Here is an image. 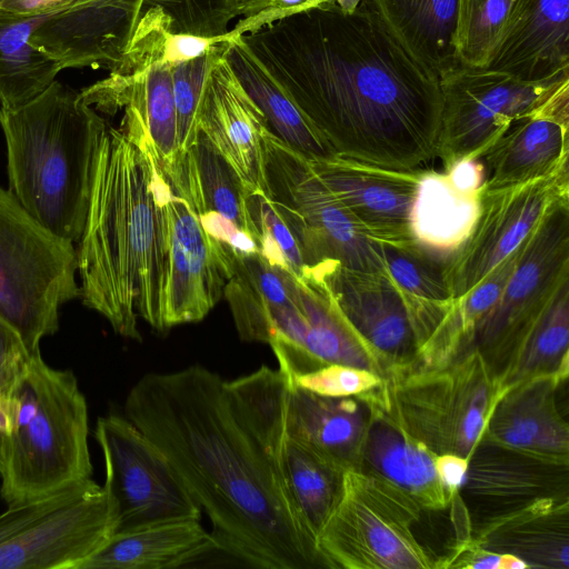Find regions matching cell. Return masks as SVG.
I'll return each mask as SVG.
<instances>
[{"mask_svg":"<svg viewBox=\"0 0 569 569\" xmlns=\"http://www.w3.org/2000/svg\"><path fill=\"white\" fill-rule=\"evenodd\" d=\"M289 386L268 366L226 380L192 365L143 375L124 416L208 516L218 550L254 568H328L286 478Z\"/></svg>","mask_w":569,"mask_h":569,"instance_id":"obj_1","label":"cell"},{"mask_svg":"<svg viewBox=\"0 0 569 569\" xmlns=\"http://www.w3.org/2000/svg\"><path fill=\"white\" fill-rule=\"evenodd\" d=\"M239 38L333 153L396 170L437 158L440 81L373 0L352 13L321 3Z\"/></svg>","mask_w":569,"mask_h":569,"instance_id":"obj_2","label":"cell"},{"mask_svg":"<svg viewBox=\"0 0 569 569\" xmlns=\"http://www.w3.org/2000/svg\"><path fill=\"white\" fill-rule=\"evenodd\" d=\"M109 121L97 153L87 216L77 253L82 303L113 331L141 340L138 320L164 331L169 276L168 203L172 183L151 143L137 82L103 97Z\"/></svg>","mask_w":569,"mask_h":569,"instance_id":"obj_3","label":"cell"},{"mask_svg":"<svg viewBox=\"0 0 569 569\" xmlns=\"http://www.w3.org/2000/svg\"><path fill=\"white\" fill-rule=\"evenodd\" d=\"M108 120L54 80L17 108H0L9 191L43 227L72 243L82 233Z\"/></svg>","mask_w":569,"mask_h":569,"instance_id":"obj_4","label":"cell"},{"mask_svg":"<svg viewBox=\"0 0 569 569\" xmlns=\"http://www.w3.org/2000/svg\"><path fill=\"white\" fill-rule=\"evenodd\" d=\"M87 400L71 370L23 352L0 385V495L8 505L92 480Z\"/></svg>","mask_w":569,"mask_h":569,"instance_id":"obj_5","label":"cell"},{"mask_svg":"<svg viewBox=\"0 0 569 569\" xmlns=\"http://www.w3.org/2000/svg\"><path fill=\"white\" fill-rule=\"evenodd\" d=\"M360 397L436 456L468 460L499 399L495 376L476 347L437 369L389 367L381 383Z\"/></svg>","mask_w":569,"mask_h":569,"instance_id":"obj_6","label":"cell"},{"mask_svg":"<svg viewBox=\"0 0 569 569\" xmlns=\"http://www.w3.org/2000/svg\"><path fill=\"white\" fill-rule=\"evenodd\" d=\"M72 242L38 222L9 190L0 187V319L24 348L59 328V309L80 298Z\"/></svg>","mask_w":569,"mask_h":569,"instance_id":"obj_7","label":"cell"},{"mask_svg":"<svg viewBox=\"0 0 569 569\" xmlns=\"http://www.w3.org/2000/svg\"><path fill=\"white\" fill-rule=\"evenodd\" d=\"M421 511L388 481L347 470L317 547L330 569L441 568V557L432 556L415 536Z\"/></svg>","mask_w":569,"mask_h":569,"instance_id":"obj_8","label":"cell"},{"mask_svg":"<svg viewBox=\"0 0 569 569\" xmlns=\"http://www.w3.org/2000/svg\"><path fill=\"white\" fill-rule=\"evenodd\" d=\"M266 178L269 199L297 240L306 268L335 261L386 273L379 243L319 180L307 157L272 131L266 139Z\"/></svg>","mask_w":569,"mask_h":569,"instance_id":"obj_9","label":"cell"},{"mask_svg":"<svg viewBox=\"0 0 569 569\" xmlns=\"http://www.w3.org/2000/svg\"><path fill=\"white\" fill-rule=\"evenodd\" d=\"M442 114L437 158L443 167L480 159L510 123L569 91V72L528 82L507 73L460 66L439 79Z\"/></svg>","mask_w":569,"mask_h":569,"instance_id":"obj_10","label":"cell"},{"mask_svg":"<svg viewBox=\"0 0 569 569\" xmlns=\"http://www.w3.org/2000/svg\"><path fill=\"white\" fill-rule=\"evenodd\" d=\"M94 438L104 463L102 487L116 510L114 533L171 520L201 519V508L166 456L126 416L100 417Z\"/></svg>","mask_w":569,"mask_h":569,"instance_id":"obj_11","label":"cell"},{"mask_svg":"<svg viewBox=\"0 0 569 569\" xmlns=\"http://www.w3.org/2000/svg\"><path fill=\"white\" fill-rule=\"evenodd\" d=\"M567 278L569 200L557 204L522 243L502 293L472 331L470 347L481 352L493 376Z\"/></svg>","mask_w":569,"mask_h":569,"instance_id":"obj_12","label":"cell"},{"mask_svg":"<svg viewBox=\"0 0 569 569\" xmlns=\"http://www.w3.org/2000/svg\"><path fill=\"white\" fill-rule=\"evenodd\" d=\"M569 199V170L493 190H480V210L466 241L443 263L452 300L468 293L517 251L560 202Z\"/></svg>","mask_w":569,"mask_h":569,"instance_id":"obj_13","label":"cell"},{"mask_svg":"<svg viewBox=\"0 0 569 569\" xmlns=\"http://www.w3.org/2000/svg\"><path fill=\"white\" fill-rule=\"evenodd\" d=\"M305 270L321 280L339 312L381 357L386 369L411 362L426 338V305L382 272L326 261Z\"/></svg>","mask_w":569,"mask_h":569,"instance_id":"obj_14","label":"cell"},{"mask_svg":"<svg viewBox=\"0 0 569 569\" xmlns=\"http://www.w3.org/2000/svg\"><path fill=\"white\" fill-rule=\"evenodd\" d=\"M168 216L166 330L202 320L221 298L234 264L232 251L203 230L189 201L174 188Z\"/></svg>","mask_w":569,"mask_h":569,"instance_id":"obj_15","label":"cell"},{"mask_svg":"<svg viewBox=\"0 0 569 569\" xmlns=\"http://www.w3.org/2000/svg\"><path fill=\"white\" fill-rule=\"evenodd\" d=\"M307 159L319 180L372 240L416 241L410 216L423 168L396 170L336 153Z\"/></svg>","mask_w":569,"mask_h":569,"instance_id":"obj_16","label":"cell"},{"mask_svg":"<svg viewBox=\"0 0 569 569\" xmlns=\"http://www.w3.org/2000/svg\"><path fill=\"white\" fill-rule=\"evenodd\" d=\"M114 530L113 502L97 483L0 546V569H79Z\"/></svg>","mask_w":569,"mask_h":569,"instance_id":"obj_17","label":"cell"},{"mask_svg":"<svg viewBox=\"0 0 569 569\" xmlns=\"http://www.w3.org/2000/svg\"><path fill=\"white\" fill-rule=\"evenodd\" d=\"M197 126L234 170L247 194L269 197L266 139L271 130L222 54L206 76Z\"/></svg>","mask_w":569,"mask_h":569,"instance_id":"obj_18","label":"cell"},{"mask_svg":"<svg viewBox=\"0 0 569 569\" xmlns=\"http://www.w3.org/2000/svg\"><path fill=\"white\" fill-rule=\"evenodd\" d=\"M141 0H76L47 17L30 42L67 68L113 71L131 40Z\"/></svg>","mask_w":569,"mask_h":569,"instance_id":"obj_19","label":"cell"},{"mask_svg":"<svg viewBox=\"0 0 569 569\" xmlns=\"http://www.w3.org/2000/svg\"><path fill=\"white\" fill-rule=\"evenodd\" d=\"M569 91L513 120L480 158L482 189L493 190L569 170Z\"/></svg>","mask_w":569,"mask_h":569,"instance_id":"obj_20","label":"cell"},{"mask_svg":"<svg viewBox=\"0 0 569 569\" xmlns=\"http://www.w3.org/2000/svg\"><path fill=\"white\" fill-rule=\"evenodd\" d=\"M485 68L528 82L569 72V0H515Z\"/></svg>","mask_w":569,"mask_h":569,"instance_id":"obj_21","label":"cell"},{"mask_svg":"<svg viewBox=\"0 0 569 569\" xmlns=\"http://www.w3.org/2000/svg\"><path fill=\"white\" fill-rule=\"evenodd\" d=\"M561 383L556 377L543 376L505 391L487 421L480 443L569 466V427L556 401Z\"/></svg>","mask_w":569,"mask_h":569,"instance_id":"obj_22","label":"cell"},{"mask_svg":"<svg viewBox=\"0 0 569 569\" xmlns=\"http://www.w3.org/2000/svg\"><path fill=\"white\" fill-rule=\"evenodd\" d=\"M470 540L490 551L512 555L529 568H569V496L540 498L486 515Z\"/></svg>","mask_w":569,"mask_h":569,"instance_id":"obj_23","label":"cell"},{"mask_svg":"<svg viewBox=\"0 0 569 569\" xmlns=\"http://www.w3.org/2000/svg\"><path fill=\"white\" fill-rule=\"evenodd\" d=\"M370 421L360 397H325L289 386L287 435L340 472L360 469Z\"/></svg>","mask_w":569,"mask_h":569,"instance_id":"obj_24","label":"cell"},{"mask_svg":"<svg viewBox=\"0 0 569 569\" xmlns=\"http://www.w3.org/2000/svg\"><path fill=\"white\" fill-rule=\"evenodd\" d=\"M568 471L569 466L480 443L469 459L461 489L490 515L540 498L569 496Z\"/></svg>","mask_w":569,"mask_h":569,"instance_id":"obj_25","label":"cell"},{"mask_svg":"<svg viewBox=\"0 0 569 569\" xmlns=\"http://www.w3.org/2000/svg\"><path fill=\"white\" fill-rule=\"evenodd\" d=\"M366 403L371 421L359 470L402 490L422 510L448 509L458 496L451 495L442 483L436 467L437 456L401 430L379 407Z\"/></svg>","mask_w":569,"mask_h":569,"instance_id":"obj_26","label":"cell"},{"mask_svg":"<svg viewBox=\"0 0 569 569\" xmlns=\"http://www.w3.org/2000/svg\"><path fill=\"white\" fill-rule=\"evenodd\" d=\"M283 273L288 290L308 323L305 342L308 372L338 363L383 376V360L346 321L321 280L308 271L301 276Z\"/></svg>","mask_w":569,"mask_h":569,"instance_id":"obj_27","label":"cell"},{"mask_svg":"<svg viewBox=\"0 0 569 569\" xmlns=\"http://www.w3.org/2000/svg\"><path fill=\"white\" fill-rule=\"evenodd\" d=\"M216 550L200 519H178L113 533L79 569L177 568Z\"/></svg>","mask_w":569,"mask_h":569,"instance_id":"obj_28","label":"cell"},{"mask_svg":"<svg viewBox=\"0 0 569 569\" xmlns=\"http://www.w3.org/2000/svg\"><path fill=\"white\" fill-rule=\"evenodd\" d=\"M166 173L196 213L216 211L254 239L244 187L201 131H198L194 142Z\"/></svg>","mask_w":569,"mask_h":569,"instance_id":"obj_29","label":"cell"},{"mask_svg":"<svg viewBox=\"0 0 569 569\" xmlns=\"http://www.w3.org/2000/svg\"><path fill=\"white\" fill-rule=\"evenodd\" d=\"M569 373V278L523 331L495 375L499 398L511 387L543 376L565 382Z\"/></svg>","mask_w":569,"mask_h":569,"instance_id":"obj_30","label":"cell"},{"mask_svg":"<svg viewBox=\"0 0 569 569\" xmlns=\"http://www.w3.org/2000/svg\"><path fill=\"white\" fill-rule=\"evenodd\" d=\"M385 21L438 79L461 66L456 46L460 0H373Z\"/></svg>","mask_w":569,"mask_h":569,"instance_id":"obj_31","label":"cell"},{"mask_svg":"<svg viewBox=\"0 0 569 569\" xmlns=\"http://www.w3.org/2000/svg\"><path fill=\"white\" fill-rule=\"evenodd\" d=\"M222 56L267 118L272 133L307 158L333 153L293 100L244 47L239 37L224 42Z\"/></svg>","mask_w":569,"mask_h":569,"instance_id":"obj_32","label":"cell"},{"mask_svg":"<svg viewBox=\"0 0 569 569\" xmlns=\"http://www.w3.org/2000/svg\"><path fill=\"white\" fill-rule=\"evenodd\" d=\"M480 190L461 191L445 171L425 169L410 216L415 240L425 249L455 252L475 227Z\"/></svg>","mask_w":569,"mask_h":569,"instance_id":"obj_33","label":"cell"},{"mask_svg":"<svg viewBox=\"0 0 569 569\" xmlns=\"http://www.w3.org/2000/svg\"><path fill=\"white\" fill-rule=\"evenodd\" d=\"M223 293L244 341L269 343L274 312L293 301L283 270L272 267L259 252L234 257L233 272Z\"/></svg>","mask_w":569,"mask_h":569,"instance_id":"obj_34","label":"cell"},{"mask_svg":"<svg viewBox=\"0 0 569 569\" xmlns=\"http://www.w3.org/2000/svg\"><path fill=\"white\" fill-rule=\"evenodd\" d=\"M49 16L21 18L0 14V103L20 107L44 91L62 66L30 42L34 29Z\"/></svg>","mask_w":569,"mask_h":569,"instance_id":"obj_35","label":"cell"},{"mask_svg":"<svg viewBox=\"0 0 569 569\" xmlns=\"http://www.w3.org/2000/svg\"><path fill=\"white\" fill-rule=\"evenodd\" d=\"M283 466L292 498L317 539L339 491L340 472L308 447L289 437L284 442Z\"/></svg>","mask_w":569,"mask_h":569,"instance_id":"obj_36","label":"cell"},{"mask_svg":"<svg viewBox=\"0 0 569 569\" xmlns=\"http://www.w3.org/2000/svg\"><path fill=\"white\" fill-rule=\"evenodd\" d=\"M378 242V241H377ZM386 274L408 297L432 305L452 302L443 263H438L418 242H378Z\"/></svg>","mask_w":569,"mask_h":569,"instance_id":"obj_37","label":"cell"},{"mask_svg":"<svg viewBox=\"0 0 569 569\" xmlns=\"http://www.w3.org/2000/svg\"><path fill=\"white\" fill-rule=\"evenodd\" d=\"M171 64L157 63L140 73L147 128L156 156L168 172L178 158L177 112Z\"/></svg>","mask_w":569,"mask_h":569,"instance_id":"obj_38","label":"cell"},{"mask_svg":"<svg viewBox=\"0 0 569 569\" xmlns=\"http://www.w3.org/2000/svg\"><path fill=\"white\" fill-rule=\"evenodd\" d=\"M515 0H460L456 46L461 66L485 68Z\"/></svg>","mask_w":569,"mask_h":569,"instance_id":"obj_39","label":"cell"},{"mask_svg":"<svg viewBox=\"0 0 569 569\" xmlns=\"http://www.w3.org/2000/svg\"><path fill=\"white\" fill-rule=\"evenodd\" d=\"M148 10L159 14L170 33L202 37L224 36L240 17L239 0H141L138 17Z\"/></svg>","mask_w":569,"mask_h":569,"instance_id":"obj_40","label":"cell"},{"mask_svg":"<svg viewBox=\"0 0 569 569\" xmlns=\"http://www.w3.org/2000/svg\"><path fill=\"white\" fill-rule=\"evenodd\" d=\"M247 207L259 253L272 267L301 276L306 268L301 250L269 197L260 192L248 193Z\"/></svg>","mask_w":569,"mask_h":569,"instance_id":"obj_41","label":"cell"},{"mask_svg":"<svg viewBox=\"0 0 569 569\" xmlns=\"http://www.w3.org/2000/svg\"><path fill=\"white\" fill-rule=\"evenodd\" d=\"M223 47L224 42L218 43L202 56L171 67L178 157L184 153L197 138V114L204 79L212 63L222 54Z\"/></svg>","mask_w":569,"mask_h":569,"instance_id":"obj_42","label":"cell"},{"mask_svg":"<svg viewBox=\"0 0 569 569\" xmlns=\"http://www.w3.org/2000/svg\"><path fill=\"white\" fill-rule=\"evenodd\" d=\"M382 381V376L362 368L331 363L298 376L293 385L325 397H359Z\"/></svg>","mask_w":569,"mask_h":569,"instance_id":"obj_43","label":"cell"},{"mask_svg":"<svg viewBox=\"0 0 569 569\" xmlns=\"http://www.w3.org/2000/svg\"><path fill=\"white\" fill-rule=\"evenodd\" d=\"M94 485L97 482L90 480L44 498L8 506L7 510L0 513V546L51 510L80 497Z\"/></svg>","mask_w":569,"mask_h":569,"instance_id":"obj_44","label":"cell"},{"mask_svg":"<svg viewBox=\"0 0 569 569\" xmlns=\"http://www.w3.org/2000/svg\"><path fill=\"white\" fill-rule=\"evenodd\" d=\"M441 568L525 569L529 566L512 555L481 548L469 538L457 542L450 555L441 557Z\"/></svg>","mask_w":569,"mask_h":569,"instance_id":"obj_45","label":"cell"},{"mask_svg":"<svg viewBox=\"0 0 569 569\" xmlns=\"http://www.w3.org/2000/svg\"><path fill=\"white\" fill-rule=\"evenodd\" d=\"M197 214L203 230L230 249L234 257L240 258L259 252L254 239L231 220L216 211H204Z\"/></svg>","mask_w":569,"mask_h":569,"instance_id":"obj_46","label":"cell"},{"mask_svg":"<svg viewBox=\"0 0 569 569\" xmlns=\"http://www.w3.org/2000/svg\"><path fill=\"white\" fill-rule=\"evenodd\" d=\"M232 38H234V36L230 31L219 37L168 32L163 43V63L174 66L190 61L202 56L213 46L226 42Z\"/></svg>","mask_w":569,"mask_h":569,"instance_id":"obj_47","label":"cell"},{"mask_svg":"<svg viewBox=\"0 0 569 569\" xmlns=\"http://www.w3.org/2000/svg\"><path fill=\"white\" fill-rule=\"evenodd\" d=\"M76 0H1L0 14L32 18L56 14Z\"/></svg>","mask_w":569,"mask_h":569,"instance_id":"obj_48","label":"cell"},{"mask_svg":"<svg viewBox=\"0 0 569 569\" xmlns=\"http://www.w3.org/2000/svg\"><path fill=\"white\" fill-rule=\"evenodd\" d=\"M452 184L465 192L480 190L485 179V168L480 159H462L445 168Z\"/></svg>","mask_w":569,"mask_h":569,"instance_id":"obj_49","label":"cell"},{"mask_svg":"<svg viewBox=\"0 0 569 569\" xmlns=\"http://www.w3.org/2000/svg\"><path fill=\"white\" fill-rule=\"evenodd\" d=\"M469 460L457 455H440L436 458L438 475L453 496H459L468 470Z\"/></svg>","mask_w":569,"mask_h":569,"instance_id":"obj_50","label":"cell"},{"mask_svg":"<svg viewBox=\"0 0 569 569\" xmlns=\"http://www.w3.org/2000/svg\"><path fill=\"white\" fill-rule=\"evenodd\" d=\"M277 0H239L240 17L243 20L252 19L276 4Z\"/></svg>","mask_w":569,"mask_h":569,"instance_id":"obj_51","label":"cell"},{"mask_svg":"<svg viewBox=\"0 0 569 569\" xmlns=\"http://www.w3.org/2000/svg\"><path fill=\"white\" fill-rule=\"evenodd\" d=\"M362 0H335V3L345 13H352L361 3Z\"/></svg>","mask_w":569,"mask_h":569,"instance_id":"obj_52","label":"cell"},{"mask_svg":"<svg viewBox=\"0 0 569 569\" xmlns=\"http://www.w3.org/2000/svg\"><path fill=\"white\" fill-rule=\"evenodd\" d=\"M1 1V0H0Z\"/></svg>","mask_w":569,"mask_h":569,"instance_id":"obj_53","label":"cell"}]
</instances>
